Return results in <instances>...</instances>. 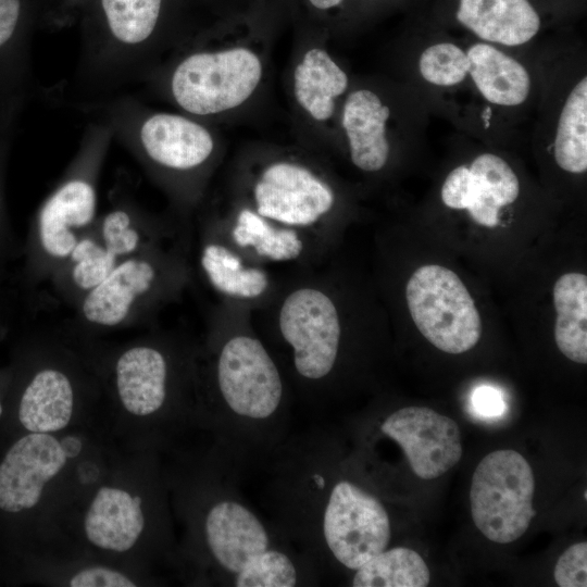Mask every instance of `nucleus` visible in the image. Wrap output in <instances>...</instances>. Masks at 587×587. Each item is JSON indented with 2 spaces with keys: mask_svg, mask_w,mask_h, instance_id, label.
<instances>
[{
  "mask_svg": "<svg viewBox=\"0 0 587 587\" xmlns=\"http://www.w3.org/2000/svg\"><path fill=\"white\" fill-rule=\"evenodd\" d=\"M118 262L105 250L91 227L51 276L49 284L55 297L73 310Z\"/></svg>",
  "mask_w": 587,
  "mask_h": 587,
  "instance_id": "23",
  "label": "nucleus"
},
{
  "mask_svg": "<svg viewBox=\"0 0 587 587\" xmlns=\"http://www.w3.org/2000/svg\"><path fill=\"white\" fill-rule=\"evenodd\" d=\"M520 195V180L501 157L485 152L470 165L454 167L441 187L444 204L466 210L479 225L495 227L500 210L513 203Z\"/></svg>",
  "mask_w": 587,
  "mask_h": 587,
  "instance_id": "19",
  "label": "nucleus"
},
{
  "mask_svg": "<svg viewBox=\"0 0 587 587\" xmlns=\"http://www.w3.org/2000/svg\"><path fill=\"white\" fill-rule=\"evenodd\" d=\"M253 311L220 301L197 339L196 423L235 462L248 466L286 438L290 386L259 335Z\"/></svg>",
  "mask_w": 587,
  "mask_h": 587,
  "instance_id": "2",
  "label": "nucleus"
},
{
  "mask_svg": "<svg viewBox=\"0 0 587 587\" xmlns=\"http://www.w3.org/2000/svg\"><path fill=\"white\" fill-rule=\"evenodd\" d=\"M337 207L329 182L307 165L279 160L257 175L247 202L202 218L250 260L288 270L326 261L338 234Z\"/></svg>",
  "mask_w": 587,
  "mask_h": 587,
  "instance_id": "4",
  "label": "nucleus"
},
{
  "mask_svg": "<svg viewBox=\"0 0 587 587\" xmlns=\"http://www.w3.org/2000/svg\"><path fill=\"white\" fill-rule=\"evenodd\" d=\"M558 166L572 174L587 170V77L583 76L566 95L553 139Z\"/></svg>",
  "mask_w": 587,
  "mask_h": 587,
  "instance_id": "26",
  "label": "nucleus"
},
{
  "mask_svg": "<svg viewBox=\"0 0 587 587\" xmlns=\"http://www.w3.org/2000/svg\"><path fill=\"white\" fill-rule=\"evenodd\" d=\"M93 358L112 413L148 448L196 423L197 339L154 326L113 346L97 338Z\"/></svg>",
  "mask_w": 587,
  "mask_h": 587,
  "instance_id": "5",
  "label": "nucleus"
},
{
  "mask_svg": "<svg viewBox=\"0 0 587 587\" xmlns=\"http://www.w3.org/2000/svg\"><path fill=\"white\" fill-rule=\"evenodd\" d=\"M310 3L320 10H328L339 5L344 0H309Z\"/></svg>",
  "mask_w": 587,
  "mask_h": 587,
  "instance_id": "34",
  "label": "nucleus"
},
{
  "mask_svg": "<svg viewBox=\"0 0 587 587\" xmlns=\"http://www.w3.org/2000/svg\"><path fill=\"white\" fill-rule=\"evenodd\" d=\"M254 465L266 471L271 524L319 575L332 562L355 571L387 548V510L357 483L334 476L322 428L286 438Z\"/></svg>",
  "mask_w": 587,
  "mask_h": 587,
  "instance_id": "3",
  "label": "nucleus"
},
{
  "mask_svg": "<svg viewBox=\"0 0 587 587\" xmlns=\"http://www.w3.org/2000/svg\"><path fill=\"white\" fill-rule=\"evenodd\" d=\"M8 387H9V374L8 375L0 374V425L4 415Z\"/></svg>",
  "mask_w": 587,
  "mask_h": 587,
  "instance_id": "33",
  "label": "nucleus"
},
{
  "mask_svg": "<svg viewBox=\"0 0 587 587\" xmlns=\"http://www.w3.org/2000/svg\"><path fill=\"white\" fill-rule=\"evenodd\" d=\"M465 50L470 60L467 76L488 103L514 108L526 101L532 79L520 61L484 41L475 42Z\"/></svg>",
  "mask_w": 587,
  "mask_h": 587,
  "instance_id": "22",
  "label": "nucleus"
},
{
  "mask_svg": "<svg viewBox=\"0 0 587 587\" xmlns=\"http://www.w3.org/2000/svg\"><path fill=\"white\" fill-rule=\"evenodd\" d=\"M261 61L246 48L198 51L183 58L170 72L172 100L193 116H209L243 103L258 87Z\"/></svg>",
  "mask_w": 587,
  "mask_h": 587,
  "instance_id": "14",
  "label": "nucleus"
},
{
  "mask_svg": "<svg viewBox=\"0 0 587 587\" xmlns=\"http://www.w3.org/2000/svg\"><path fill=\"white\" fill-rule=\"evenodd\" d=\"M93 338L65 321L47 328L21 354L9 374L0 449L22 434L70 432L87 407L104 398Z\"/></svg>",
  "mask_w": 587,
  "mask_h": 587,
  "instance_id": "6",
  "label": "nucleus"
},
{
  "mask_svg": "<svg viewBox=\"0 0 587 587\" xmlns=\"http://www.w3.org/2000/svg\"><path fill=\"white\" fill-rule=\"evenodd\" d=\"M584 498L587 499V492H586V490L584 491Z\"/></svg>",
  "mask_w": 587,
  "mask_h": 587,
  "instance_id": "35",
  "label": "nucleus"
},
{
  "mask_svg": "<svg viewBox=\"0 0 587 587\" xmlns=\"http://www.w3.org/2000/svg\"><path fill=\"white\" fill-rule=\"evenodd\" d=\"M554 580L560 587L587 586V542L567 548L557 561Z\"/></svg>",
  "mask_w": 587,
  "mask_h": 587,
  "instance_id": "30",
  "label": "nucleus"
},
{
  "mask_svg": "<svg viewBox=\"0 0 587 587\" xmlns=\"http://www.w3.org/2000/svg\"><path fill=\"white\" fill-rule=\"evenodd\" d=\"M61 585L70 587H134L139 580L130 573L115 565L88 563L76 565L61 574Z\"/></svg>",
  "mask_w": 587,
  "mask_h": 587,
  "instance_id": "29",
  "label": "nucleus"
},
{
  "mask_svg": "<svg viewBox=\"0 0 587 587\" xmlns=\"http://www.w3.org/2000/svg\"><path fill=\"white\" fill-rule=\"evenodd\" d=\"M534 491L533 470L520 452H490L472 476L470 504L475 526L494 542L515 541L536 515Z\"/></svg>",
  "mask_w": 587,
  "mask_h": 587,
  "instance_id": "13",
  "label": "nucleus"
},
{
  "mask_svg": "<svg viewBox=\"0 0 587 587\" xmlns=\"http://www.w3.org/2000/svg\"><path fill=\"white\" fill-rule=\"evenodd\" d=\"M21 0H0V50L13 42L21 23Z\"/></svg>",
  "mask_w": 587,
  "mask_h": 587,
  "instance_id": "31",
  "label": "nucleus"
},
{
  "mask_svg": "<svg viewBox=\"0 0 587 587\" xmlns=\"http://www.w3.org/2000/svg\"><path fill=\"white\" fill-rule=\"evenodd\" d=\"M554 340L569 360L587 363V276L563 274L553 286Z\"/></svg>",
  "mask_w": 587,
  "mask_h": 587,
  "instance_id": "24",
  "label": "nucleus"
},
{
  "mask_svg": "<svg viewBox=\"0 0 587 587\" xmlns=\"http://www.w3.org/2000/svg\"><path fill=\"white\" fill-rule=\"evenodd\" d=\"M193 233L199 273L217 300L255 311L271 299L279 277L271 267L247 258L204 218Z\"/></svg>",
  "mask_w": 587,
  "mask_h": 587,
  "instance_id": "16",
  "label": "nucleus"
},
{
  "mask_svg": "<svg viewBox=\"0 0 587 587\" xmlns=\"http://www.w3.org/2000/svg\"><path fill=\"white\" fill-rule=\"evenodd\" d=\"M1 208H2V207H1V197H0V216H1Z\"/></svg>",
  "mask_w": 587,
  "mask_h": 587,
  "instance_id": "36",
  "label": "nucleus"
},
{
  "mask_svg": "<svg viewBox=\"0 0 587 587\" xmlns=\"http://www.w3.org/2000/svg\"><path fill=\"white\" fill-rule=\"evenodd\" d=\"M390 109L372 90L351 92L342 110V127L346 132L352 164L367 173L382 171L390 154L386 123Z\"/></svg>",
  "mask_w": 587,
  "mask_h": 587,
  "instance_id": "21",
  "label": "nucleus"
},
{
  "mask_svg": "<svg viewBox=\"0 0 587 587\" xmlns=\"http://www.w3.org/2000/svg\"><path fill=\"white\" fill-rule=\"evenodd\" d=\"M417 66L425 82L437 87L450 88L466 79L470 60L466 50L459 45L439 41L421 52Z\"/></svg>",
  "mask_w": 587,
  "mask_h": 587,
  "instance_id": "28",
  "label": "nucleus"
},
{
  "mask_svg": "<svg viewBox=\"0 0 587 587\" xmlns=\"http://www.w3.org/2000/svg\"><path fill=\"white\" fill-rule=\"evenodd\" d=\"M458 22L484 42L519 47L540 29V16L529 0H459Z\"/></svg>",
  "mask_w": 587,
  "mask_h": 587,
  "instance_id": "20",
  "label": "nucleus"
},
{
  "mask_svg": "<svg viewBox=\"0 0 587 587\" xmlns=\"http://www.w3.org/2000/svg\"><path fill=\"white\" fill-rule=\"evenodd\" d=\"M472 404L477 414L487 417L502 415L505 409L501 394L490 386L477 387L472 395Z\"/></svg>",
  "mask_w": 587,
  "mask_h": 587,
  "instance_id": "32",
  "label": "nucleus"
},
{
  "mask_svg": "<svg viewBox=\"0 0 587 587\" xmlns=\"http://www.w3.org/2000/svg\"><path fill=\"white\" fill-rule=\"evenodd\" d=\"M79 435L26 433L0 449V549L8 562L30 546L48 494L83 455Z\"/></svg>",
  "mask_w": 587,
  "mask_h": 587,
  "instance_id": "11",
  "label": "nucleus"
},
{
  "mask_svg": "<svg viewBox=\"0 0 587 587\" xmlns=\"http://www.w3.org/2000/svg\"><path fill=\"white\" fill-rule=\"evenodd\" d=\"M180 476L167 473L185 526L182 557L205 583L233 587L313 585L311 561L265 522L238 490L239 465L212 445Z\"/></svg>",
  "mask_w": 587,
  "mask_h": 587,
  "instance_id": "1",
  "label": "nucleus"
},
{
  "mask_svg": "<svg viewBox=\"0 0 587 587\" xmlns=\"http://www.w3.org/2000/svg\"><path fill=\"white\" fill-rule=\"evenodd\" d=\"M430 578L423 558L405 547L386 548L354 571V587H425Z\"/></svg>",
  "mask_w": 587,
  "mask_h": 587,
  "instance_id": "27",
  "label": "nucleus"
},
{
  "mask_svg": "<svg viewBox=\"0 0 587 587\" xmlns=\"http://www.w3.org/2000/svg\"><path fill=\"white\" fill-rule=\"evenodd\" d=\"M77 107L110 127L113 140L167 193L175 217L190 224L215 152L209 129L184 115L151 111L124 92Z\"/></svg>",
  "mask_w": 587,
  "mask_h": 587,
  "instance_id": "7",
  "label": "nucleus"
},
{
  "mask_svg": "<svg viewBox=\"0 0 587 587\" xmlns=\"http://www.w3.org/2000/svg\"><path fill=\"white\" fill-rule=\"evenodd\" d=\"M109 198V208L92 227L105 250L118 261L193 235L190 224L149 212L125 182H116Z\"/></svg>",
  "mask_w": 587,
  "mask_h": 587,
  "instance_id": "18",
  "label": "nucleus"
},
{
  "mask_svg": "<svg viewBox=\"0 0 587 587\" xmlns=\"http://www.w3.org/2000/svg\"><path fill=\"white\" fill-rule=\"evenodd\" d=\"M193 235L120 261L73 309L67 320L77 330L98 337L132 327H154L159 314L178 302L193 268Z\"/></svg>",
  "mask_w": 587,
  "mask_h": 587,
  "instance_id": "8",
  "label": "nucleus"
},
{
  "mask_svg": "<svg viewBox=\"0 0 587 587\" xmlns=\"http://www.w3.org/2000/svg\"><path fill=\"white\" fill-rule=\"evenodd\" d=\"M167 474L155 466L143 475L118 473L103 478L87 497L79 533L88 548L123 558L160 544L171 551Z\"/></svg>",
  "mask_w": 587,
  "mask_h": 587,
  "instance_id": "12",
  "label": "nucleus"
},
{
  "mask_svg": "<svg viewBox=\"0 0 587 587\" xmlns=\"http://www.w3.org/2000/svg\"><path fill=\"white\" fill-rule=\"evenodd\" d=\"M347 87V74L320 48L310 49L294 73L295 96L317 121H326L333 115L335 98Z\"/></svg>",
  "mask_w": 587,
  "mask_h": 587,
  "instance_id": "25",
  "label": "nucleus"
},
{
  "mask_svg": "<svg viewBox=\"0 0 587 587\" xmlns=\"http://www.w3.org/2000/svg\"><path fill=\"white\" fill-rule=\"evenodd\" d=\"M163 0H98L97 26L79 47L71 92L77 103L101 100L150 73Z\"/></svg>",
  "mask_w": 587,
  "mask_h": 587,
  "instance_id": "10",
  "label": "nucleus"
},
{
  "mask_svg": "<svg viewBox=\"0 0 587 587\" xmlns=\"http://www.w3.org/2000/svg\"><path fill=\"white\" fill-rule=\"evenodd\" d=\"M113 141L110 127L92 118L62 176L39 205L29 233L27 273L49 283L98 217V187Z\"/></svg>",
  "mask_w": 587,
  "mask_h": 587,
  "instance_id": "9",
  "label": "nucleus"
},
{
  "mask_svg": "<svg viewBox=\"0 0 587 587\" xmlns=\"http://www.w3.org/2000/svg\"><path fill=\"white\" fill-rule=\"evenodd\" d=\"M407 305L420 333L437 349L460 354L478 342L482 321L467 288L451 270L427 264L410 276Z\"/></svg>",
  "mask_w": 587,
  "mask_h": 587,
  "instance_id": "15",
  "label": "nucleus"
},
{
  "mask_svg": "<svg viewBox=\"0 0 587 587\" xmlns=\"http://www.w3.org/2000/svg\"><path fill=\"white\" fill-rule=\"evenodd\" d=\"M379 430L402 449L420 478H437L461 460L459 425L429 408L398 409L382 421Z\"/></svg>",
  "mask_w": 587,
  "mask_h": 587,
  "instance_id": "17",
  "label": "nucleus"
}]
</instances>
